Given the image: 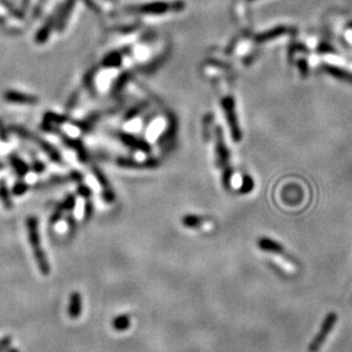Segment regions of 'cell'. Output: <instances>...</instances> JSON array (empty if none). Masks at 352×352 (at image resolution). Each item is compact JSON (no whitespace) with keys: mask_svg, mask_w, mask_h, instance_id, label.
I'll list each match as a JSON object with an SVG mask.
<instances>
[{"mask_svg":"<svg viewBox=\"0 0 352 352\" xmlns=\"http://www.w3.org/2000/svg\"><path fill=\"white\" fill-rule=\"evenodd\" d=\"M26 229H28L29 242L32 246L34 260H36L38 269L40 270V272L44 275H48L51 273V265H49L47 256H46L43 247H41L39 228H38V221L36 217H28V220H26Z\"/></svg>","mask_w":352,"mask_h":352,"instance_id":"cell-1","label":"cell"},{"mask_svg":"<svg viewBox=\"0 0 352 352\" xmlns=\"http://www.w3.org/2000/svg\"><path fill=\"white\" fill-rule=\"evenodd\" d=\"M185 7V3L182 0H177L174 2L166 1H154L149 3H142V5H135L127 7L128 13L133 14H150V15H159L165 14L168 11H181Z\"/></svg>","mask_w":352,"mask_h":352,"instance_id":"cell-2","label":"cell"},{"mask_svg":"<svg viewBox=\"0 0 352 352\" xmlns=\"http://www.w3.org/2000/svg\"><path fill=\"white\" fill-rule=\"evenodd\" d=\"M5 98L8 102L17 103V104H36L38 102V98L32 95H28L24 93H20V91L8 90L6 91Z\"/></svg>","mask_w":352,"mask_h":352,"instance_id":"cell-3","label":"cell"},{"mask_svg":"<svg viewBox=\"0 0 352 352\" xmlns=\"http://www.w3.org/2000/svg\"><path fill=\"white\" fill-rule=\"evenodd\" d=\"M83 303H82V295L79 292H72L70 296V302H69L68 315L72 319H77L82 315Z\"/></svg>","mask_w":352,"mask_h":352,"instance_id":"cell-4","label":"cell"},{"mask_svg":"<svg viewBox=\"0 0 352 352\" xmlns=\"http://www.w3.org/2000/svg\"><path fill=\"white\" fill-rule=\"evenodd\" d=\"M334 323H335V316L332 315V316H330V318L326 320V323H325L324 328H321L320 334L317 336V339L311 344V347H310V350L317 351V350L319 349L320 344L325 341V338H326L328 333H330V330L333 327V325H334Z\"/></svg>","mask_w":352,"mask_h":352,"instance_id":"cell-5","label":"cell"},{"mask_svg":"<svg viewBox=\"0 0 352 352\" xmlns=\"http://www.w3.org/2000/svg\"><path fill=\"white\" fill-rule=\"evenodd\" d=\"M258 245L261 248L262 251L269 252V253L273 254H281L282 253V247L278 243L273 242L269 238H262L258 242Z\"/></svg>","mask_w":352,"mask_h":352,"instance_id":"cell-6","label":"cell"},{"mask_svg":"<svg viewBox=\"0 0 352 352\" xmlns=\"http://www.w3.org/2000/svg\"><path fill=\"white\" fill-rule=\"evenodd\" d=\"M112 326L116 331L118 332H124L126 330H128L129 326H131V318L127 315H120L116 317L112 321Z\"/></svg>","mask_w":352,"mask_h":352,"instance_id":"cell-7","label":"cell"},{"mask_svg":"<svg viewBox=\"0 0 352 352\" xmlns=\"http://www.w3.org/2000/svg\"><path fill=\"white\" fill-rule=\"evenodd\" d=\"M10 163L14 170L16 171V173L20 176H24L29 172V166L23 160L17 158L16 156H10Z\"/></svg>","mask_w":352,"mask_h":352,"instance_id":"cell-8","label":"cell"},{"mask_svg":"<svg viewBox=\"0 0 352 352\" xmlns=\"http://www.w3.org/2000/svg\"><path fill=\"white\" fill-rule=\"evenodd\" d=\"M0 198H1L2 204L5 205L6 208L13 207V204H11V200H10L9 190H8V187H7L6 182L3 181V179L2 181H0Z\"/></svg>","mask_w":352,"mask_h":352,"instance_id":"cell-9","label":"cell"},{"mask_svg":"<svg viewBox=\"0 0 352 352\" xmlns=\"http://www.w3.org/2000/svg\"><path fill=\"white\" fill-rule=\"evenodd\" d=\"M285 32H287V28H284V26H280V28H275L273 30H271V31L262 33L261 36L258 37V40L265 41V40H269V39H273V38L281 36V34H284Z\"/></svg>","mask_w":352,"mask_h":352,"instance_id":"cell-10","label":"cell"},{"mask_svg":"<svg viewBox=\"0 0 352 352\" xmlns=\"http://www.w3.org/2000/svg\"><path fill=\"white\" fill-rule=\"evenodd\" d=\"M52 26H53V18H51V20L46 23V24L43 26V29H41L40 31L37 33V36H36L37 43L43 44V43H45L46 40H47L48 34H49V32H51V30H52Z\"/></svg>","mask_w":352,"mask_h":352,"instance_id":"cell-11","label":"cell"},{"mask_svg":"<svg viewBox=\"0 0 352 352\" xmlns=\"http://www.w3.org/2000/svg\"><path fill=\"white\" fill-rule=\"evenodd\" d=\"M74 3H75L74 0H68L66 7H64V9L62 10V13H61V15H60V20H59L60 28H63L64 23H66L67 18L69 17V15H70V13H71V9H72V7H74Z\"/></svg>","mask_w":352,"mask_h":352,"instance_id":"cell-12","label":"cell"},{"mask_svg":"<svg viewBox=\"0 0 352 352\" xmlns=\"http://www.w3.org/2000/svg\"><path fill=\"white\" fill-rule=\"evenodd\" d=\"M326 70L330 72V74L336 76V77L342 78V79H347V80H351V82H352V74H348V72L339 70V69H336L334 67H327Z\"/></svg>","mask_w":352,"mask_h":352,"instance_id":"cell-13","label":"cell"},{"mask_svg":"<svg viewBox=\"0 0 352 352\" xmlns=\"http://www.w3.org/2000/svg\"><path fill=\"white\" fill-rule=\"evenodd\" d=\"M26 190H28V185L24 182H17L13 187V193L15 196H22L26 192Z\"/></svg>","mask_w":352,"mask_h":352,"instance_id":"cell-14","label":"cell"},{"mask_svg":"<svg viewBox=\"0 0 352 352\" xmlns=\"http://www.w3.org/2000/svg\"><path fill=\"white\" fill-rule=\"evenodd\" d=\"M11 344V338L10 336H5V338L0 340V352H6Z\"/></svg>","mask_w":352,"mask_h":352,"instance_id":"cell-15","label":"cell"},{"mask_svg":"<svg viewBox=\"0 0 352 352\" xmlns=\"http://www.w3.org/2000/svg\"><path fill=\"white\" fill-rule=\"evenodd\" d=\"M34 170H36V172L44 171V165L41 163H36L34 164Z\"/></svg>","mask_w":352,"mask_h":352,"instance_id":"cell-16","label":"cell"},{"mask_svg":"<svg viewBox=\"0 0 352 352\" xmlns=\"http://www.w3.org/2000/svg\"><path fill=\"white\" fill-rule=\"evenodd\" d=\"M6 352H20V351H18V350L16 349V348L9 347V348H8V349H7V350H6Z\"/></svg>","mask_w":352,"mask_h":352,"instance_id":"cell-17","label":"cell"}]
</instances>
